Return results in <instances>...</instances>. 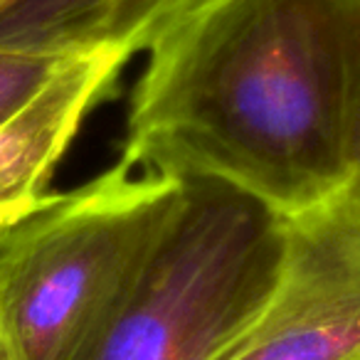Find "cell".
<instances>
[{"mask_svg": "<svg viewBox=\"0 0 360 360\" xmlns=\"http://www.w3.org/2000/svg\"><path fill=\"white\" fill-rule=\"evenodd\" d=\"M360 150V0H202L148 50L121 160L294 217Z\"/></svg>", "mask_w": 360, "mask_h": 360, "instance_id": "6da1fadb", "label": "cell"}, {"mask_svg": "<svg viewBox=\"0 0 360 360\" xmlns=\"http://www.w3.org/2000/svg\"><path fill=\"white\" fill-rule=\"evenodd\" d=\"M286 217L212 180L183 198L75 360H222L269 301Z\"/></svg>", "mask_w": 360, "mask_h": 360, "instance_id": "7a4b0ae2", "label": "cell"}, {"mask_svg": "<svg viewBox=\"0 0 360 360\" xmlns=\"http://www.w3.org/2000/svg\"><path fill=\"white\" fill-rule=\"evenodd\" d=\"M183 180L126 160L0 227V330L18 360H75L141 269Z\"/></svg>", "mask_w": 360, "mask_h": 360, "instance_id": "3957f363", "label": "cell"}, {"mask_svg": "<svg viewBox=\"0 0 360 360\" xmlns=\"http://www.w3.org/2000/svg\"><path fill=\"white\" fill-rule=\"evenodd\" d=\"M222 360H360V207L345 193L286 217L274 291Z\"/></svg>", "mask_w": 360, "mask_h": 360, "instance_id": "277c9868", "label": "cell"}, {"mask_svg": "<svg viewBox=\"0 0 360 360\" xmlns=\"http://www.w3.org/2000/svg\"><path fill=\"white\" fill-rule=\"evenodd\" d=\"M131 57L121 52L67 57L45 86L0 121V227L45 200L47 183L84 119L109 99Z\"/></svg>", "mask_w": 360, "mask_h": 360, "instance_id": "5b68a950", "label": "cell"}, {"mask_svg": "<svg viewBox=\"0 0 360 360\" xmlns=\"http://www.w3.org/2000/svg\"><path fill=\"white\" fill-rule=\"evenodd\" d=\"M202 0H13L0 11V50L47 57L148 52Z\"/></svg>", "mask_w": 360, "mask_h": 360, "instance_id": "8992f818", "label": "cell"}, {"mask_svg": "<svg viewBox=\"0 0 360 360\" xmlns=\"http://www.w3.org/2000/svg\"><path fill=\"white\" fill-rule=\"evenodd\" d=\"M65 60L67 57L0 50V121L11 119L18 109H22Z\"/></svg>", "mask_w": 360, "mask_h": 360, "instance_id": "52a82bcc", "label": "cell"}, {"mask_svg": "<svg viewBox=\"0 0 360 360\" xmlns=\"http://www.w3.org/2000/svg\"><path fill=\"white\" fill-rule=\"evenodd\" d=\"M345 195L360 207V150H358V158H355V168H353V175H350L348 186H345Z\"/></svg>", "mask_w": 360, "mask_h": 360, "instance_id": "ba28073f", "label": "cell"}, {"mask_svg": "<svg viewBox=\"0 0 360 360\" xmlns=\"http://www.w3.org/2000/svg\"><path fill=\"white\" fill-rule=\"evenodd\" d=\"M0 360H18L15 350L11 348V343H8V338L3 335V330H0Z\"/></svg>", "mask_w": 360, "mask_h": 360, "instance_id": "9c48e42d", "label": "cell"}, {"mask_svg": "<svg viewBox=\"0 0 360 360\" xmlns=\"http://www.w3.org/2000/svg\"><path fill=\"white\" fill-rule=\"evenodd\" d=\"M11 3H13V0H0V11H3L6 6H11Z\"/></svg>", "mask_w": 360, "mask_h": 360, "instance_id": "30bf717a", "label": "cell"}]
</instances>
